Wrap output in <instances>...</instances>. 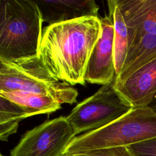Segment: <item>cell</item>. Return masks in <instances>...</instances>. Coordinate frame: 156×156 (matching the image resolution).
<instances>
[{
	"instance_id": "obj_1",
	"label": "cell",
	"mask_w": 156,
	"mask_h": 156,
	"mask_svg": "<svg viewBox=\"0 0 156 156\" xmlns=\"http://www.w3.org/2000/svg\"><path fill=\"white\" fill-rule=\"evenodd\" d=\"M101 31V18L93 16L48 25L43 30L38 57L55 79L85 85L87 63Z\"/></svg>"
},
{
	"instance_id": "obj_2",
	"label": "cell",
	"mask_w": 156,
	"mask_h": 156,
	"mask_svg": "<svg viewBox=\"0 0 156 156\" xmlns=\"http://www.w3.org/2000/svg\"><path fill=\"white\" fill-rule=\"evenodd\" d=\"M43 21L35 0L0 1V59L38 56Z\"/></svg>"
},
{
	"instance_id": "obj_3",
	"label": "cell",
	"mask_w": 156,
	"mask_h": 156,
	"mask_svg": "<svg viewBox=\"0 0 156 156\" xmlns=\"http://www.w3.org/2000/svg\"><path fill=\"white\" fill-rule=\"evenodd\" d=\"M156 137V113L147 106L132 108L100 129L76 136L64 155L119 146H129Z\"/></svg>"
},
{
	"instance_id": "obj_4",
	"label": "cell",
	"mask_w": 156,
	"mask_h": 156,
	"mask_svg": "<svg viewBox=\"0 0 156 156\" xmlns=\"http://www.w3.org/2000/svg\"><path fill=\"white\" fill-rule=\"evenodd\" d=\"M20 91L50 96L61 104L77 101V91L53 77L39 57L16 62L0 59V91Z\"/></svg>"
},
{
	"instance_id": "obj_5",
	"label": "cell",
	"mask_w": 156,
	"mask_h": 156,
	"mask_svg": "<svg viewBox=\"0 0 156 156\" xmlns=\"http://www.w3.org/2000/svg\"><path fill=\"white\" fill-rule=\"evenodd\" d=\"M116 78L78 104L66 116L76 135L104 127L129 112L132 107L118 94Z\"/></svg>"
},
{
	"instance_id": "obj_6",
	"label": "cell",
	"mask_w": 156,
	"mask_h": 156,
	"mask_svg": "<svg viewBox=\"0 0 156 156\" xmlns=\"http://www.w3.org/2000/svg\"><path fill=\"white\" fill-rule=\"evenodd\" d=\"M76 135L66 118L60 116L27 131L10 156H62Z\"/></svg>"
},
{
	"instance_id": "obj_7",
	"label": "cell",
	"mask_w": 156,
	"mask_h": 156,
	"mask_svg": "<svg viewBox=\"0 0 156 156\" xmlns=\"http://www.w3.org/2000/svg\"><path fill=\"white\" fill-rule=\"evenodd\" d=\"M101 35L88 60L84 79L91 83L105 85L116 78L114 56V27L110 17L101 18Z\"/></svg>"
},
{
	"instance_id": "obj_8",
	"label": "cell",
	"mask_w": 156,
	"mask_h": 156,
	"mask_svg": "<svg viewBox=\"0 0 156 156\" xmlns=\"http://www.w3.org/2000/svg\"><path fill=\"white\" fill-rule=\"evenodd\" d=\"M114 87L121 99L132 108L147 106L156 93V58L140 67Z\"/></svg>"
},
{
	"instance_id": "obj_9",
	"label": "cell",
	"mask_w": 156,
	"mask_h": 156,
	"mask_svg": "<svg viewBox=\"0 0 156 156\" xmlns=\"http://www.w3.org/2000/svg\"><path fill=\"white\" fill-rule=\"evenodd\" d=\"M116 3L127 28L129 48L144 35L156 34V0H116Z\"/></svg>"
},
{
	"instance_id": "obj_10",
	"label": "cell",
	"mask_w": 156,
	"mask_h": 156,
	"mask_svg": "<svg viewBox=\"0 0 156 156\" xmlns=\"http://www.w3.org/2000/svg\"><path fill=\"white\" fill-rule=\"evenodd\" d=\"M42 21L49 25L85 17H98L99 6L94 0H35Z\"/></svg>"
},
{
	"instance_id": "obj_11",
	"label": "cell",
	"mask_w": 156,
	"mask_h": 156,
	"mask_svg": "<svg viewBox=\"0 0 156 156\" xmlns=\"http://www.w3.org/2000/svg\"><path fill=\"white\" fill-rule=\"evenodd\" d=\"M156 58V34H148L132 44L116 82H122L142 66Z\"/></svg>"
},
{
	"instance_id": "obj_12",
	"label": "cell",
	"mask_w": 156,
	"mask_h": 156,
	"mask_svg": "<svg viewBox=\"0 0 156 156\" xmlns=\"http://www.w3.org/2000/svg\"><path fill=\"white\" fill-rule=\"evenodd\" d=\"M2 96L20 105L27 118L38 115L51 113L61 108V103L55 98L44 94L20 91L1 92Z\"/></svg>"
},
{
	"instance_id": "obj_13",
	"label": "cell",
	"mask_w": 156,
	"mask_h": 156,
	"mask_svg": "<svg viewBox=\"0 0 156 156\" xmlns=\"http://www.w3.org/2000/svg\"><path fill=\"white\" fill-rule=\"evenodd\" d=\"M107 3L108 16L114 27V56L117 76L123 66L129 49L128 30L122 15L116 3V0H108Z\"/></svg>"
},
{
	"instance_id": "obj_14",
	"label": "cell",
	"mask_w": 156,
	"mask_h": 156,
	"mask_svg": "<svg viewBox=\"0 0 156 156\" xmlns=\"http://www.w3.org/2000/svg\"><path fill=\"white\" fill-rule=\"evenodd\" d=\"M27 118L25 112L18 104L0 96V139L7 141L15 133L20 122Z\"/></svg>"
},
{
	"instance_id": "obj_15",
	"label": "cell",
	"mask_w": 156,
	"mask_h": 156,
	"mask_svg": "<svg viewBox=\"0 0 156 156\" xmlns=\"http://www.w3.org/2000/svg\"><path fill=\"white\" fill-rule=\"evenodd\" d=\"M69 156H137L129 146H119L85 151Z\"/></svg>"
},
{
	"instance_id": "obj_16",
	"label": "cell",
	"mask_w": 156,
	"mask_h": 156,
	"mask_svg": "<svg viewBox=\"0 0 156 156\" xmlns=\"http://www.w3.org/2000/svg\"><path fill=\"white\" fill-rule=\"evenodd\" d=\"M129 146L137 156H156V137Z\"/></svg>"
},
{
	"instance_id": "obj_17",
	"label": "cell",
	"mask_w": 156,
	"mask_h": 156,
	"mask_svg": "<svg viewBox=\"0 0 156 156\" xmlns=\"http://www.w3.org/2000/svg\"><path fill=\"white\" fill-rule=\"evenodd\" d=\"M147 107L150 108L154 113H156V93L152 97L151 102L147 105Z\"/></svg>"
},
{
	"instance_id": "obj_18",
	"label": "cell",
	"mask_w": 156,
	"mask_h": 156,
	"mask_svg": "<svg viewBox=\"0 0 156 156\" xmlns=\"http://www.w3.org/2000/svg\"><path fill=\"white\" fill-rule=\"evenodd\" d=\"M62 156H69V155H62Z\"/></svg>"
},
{
	"instance_id": "obj_19",
	"label": "cell",
	"mask_w": 156,
	"mask_h": 156,
	"mask_svg": "<svg viewBox=\"0 0 156 156\" xmlns=\"http://www.w3.org/2000/svg\"><path fill=\"white\" fill-rule=\"evenodd\" d=\"M1 156H3V155L2 154H1Z\"/></svg>"
}]
</instances>
